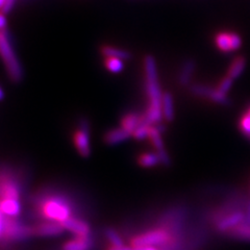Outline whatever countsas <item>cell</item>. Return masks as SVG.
<instances>
[{
    "instance_id": "6da1fadb",
    "label": "cell",
    "mask_w": 250,
    "mask_h": 250,
    "mask_svg": "<svg viewBox=\"0 0 250 250\" xmlns=\"http://www.w3.org/2000/svg\"><path fill=\"white\" fill-rule=\"evenodd\" d=\"M0 58L7 74L14 83H19L23 78V69L16 56L10 38L4 30H0Z\"/></svg>"
},
{
    "instance_id": "7a4b0ae2",
    "label": "cell",
    "mask_w": 250,
    "mask_h": 250,
    "mask_svg": "<svg viewBox=\"0 0 250 250\" xmlns=\"http://www.w3.org/2000/svg\"><path fill=\"white\" fill-rule=\"evenodd\" d=\"M173 236L168 229L160 228L140 233L130 240V246L134 247H171L175 243Z\"/></svg>"
},
{
    "instance_id": "3957f363",
    "label": "cell",
    "mask_w": 250,
    "mask_h": 250,
    "mask_svg": "<svg viewBox=\"0 0 250 250\" xmlns=\"http://www.w3.org/2000/svg\"><path fill=\"white\" fill-rule=\"evenodd\" d=\"M41 214L48 221L62 223L71 217L72 208L67 200L61 197H50L42 202Z\"/></svg>"
},
{
    "instance_id": "277c9868",
    "label": "cell",
    "mask_w": 250,
    "mask_h": 250,
    "mask_svg": "<svg viewBox=\"0 0 250 250\" xmlns=\"http://www.w3.org/2000/svg\"><path fill=\"white\" fill-rule=\"evenodd\" d=\"M34 234V228L23 224L14 218H6L2 239L6 242H23L31 238Z\"/></svg>"
},
{
    "instance_id": "5b68a950",
    "label": "cell",
    "mask_w": 250,
    "mask_h": 250,
    "mask_svg": "<svg viewBox=\"0 0 250 250\" xmlns=\"http://www.w3.org/2000/svg\"><path fill=\"white\" fill-rule=\"evenodd\" d=\"M73 141L78 153H80L83 158H89L91 155V140L88 122H83L80 129H77L75 131Z\"/></svg>"
},
{
    "instance_id": "8992f818",
    "label": "cell",
    "mask_w": 250,
    "mask_h": 250,
    "mask_svg": "<svg viewBox=\"0 0 250 250\" xmlns=\"http://www.w3.org/2000/svg\"><path fill=\"white\" fill-rule=\"evenodd\" d=\"M244 219H245V213L241 212V210L229 213L228 215L223 216L217 221L216 223L217 230H219L220 232H229L233 228H236L237 225L243 222Z\"/></svg>"
},
{
    "instance_id": "52a82bcc",
    "label": "cell",
    "mask_w": 250,
    "mask_h": 250,
    "mask_svg": "<svg viewBox=\"0 0 250 250\" xmlns=\"http://www.w3.org/2000/svg\"><path fill=\"white\" fill-rule=\"evenodd\" d=\"M65 231L62 225L59 222L47 221L34 226V234L38 237L43 238H51L59 237Z\"/></svg>"
},
{
    "instance_id": "ba28073f",
    "label": "cell",
    "mask_w": 250,
    "mask_h": 250,
    "mask_svg": "<svg viewBox=\"0 0 250 250\" xmlns=\"http://www.w3.org/2000/svg\"><path fill=\"white\" fill-rule=\"evenodd\" d=\"M61 224L65 230L72 232L75 236H89V234H91V228L89 223L78 218L71 216Z\"/></svg>"
},
{
    "instance_id": "9c48e42d",
    "label": "cell",
    "mask_w": 250,
    "mask_h": 250,
    "mask_svg": "<svg viewBox=\"0 0 250 250\" xmlns=\"http://www.w3.org/2000/svg\"><path fill=\"white\" fill-rule=\"evenodd\" d=\"M94 246V241L89 236H75L73 239L67 241L62 246V250H92Z\"/></svg>"
},
{
    "instance_id": "30bf717a",
    "label": "cell",
    "mask_w": 250,
    "mask_h": 250,
    "mask_svg": "<svg viewBox=\"0 0 250 250\" xmlns=\"http://www.w3.org/2000/svg\"><path fill=\"white\" fill-rule=\"evenodd\" d=\"M0 209L9 218H15L21 213L19 198H0Z\"/></svg>"
},
{
    "instance_id": "8fae6325",
    "label": "cell",
    "mask_w": 250,
    "mask_h": 250,
    "mask_svg": "<svg viewBox=\"0 0 250 250\" xmlns=\"http://www.w3.org/2000/svg\"><path fill=\"white\" fill-rule=\"evenodd\" d=\"M132 135L130 134L129 131H127L126 129H124L123 127H118V128H113L111 130H108L105 136H104V142L107 145H117L120 144L124 141L128 140Z\"/></svg>"
},
{
    "instance_id": "7c38bea8",
    "label": "cell",
    "mask_w": 250,
    "mask_h": 250,
    "mask_svg": "<svg viewBox=\"0 0 250 250\" xmlns=\"http://www.w3.org/2000/svg\"><path fill=\"white\" fill-rule=\"evenodd\" d=\"M162 112L163 117L167 121L171 122L174 120V104H173V96L171 93L166 92L163 94L162 97Z\"/></svg>"
},
{
    "instance_id": "4fadbf2b",
    "label": "cell",
    "mask_w": 250,
    "mask_h": 250,
    "mask_svg": "<svg viewBox=\"0 0 250 250\" xmlns=\"http://www.w3.org/2000/svg\"><path fill=\"white\" fill-rule=\"evenodd\" d=\"M144 121V116H141L137 113H128L125 115L121 120V127L126 129L132 135L134 130L139 125Z\"/></svg>"
},
{
    "instance_id": "5bb4252c",
    "label": "cell",
    "mask_w": 250,
    "mask_h": 250,
    "mask_svg": "<svg viewBox=\"0 0 250 250\" xmlns=\"http://www.w3.org/2000/svg\"><path fill=\"white\" fill-rule=\"evenodd\" d=\"M101 53H103L104 58H116L122 61H127L131 58V53L129 51L109 45H104L101 47Z\"/></svg>"
},
{
    "instance_id": "9a60e30c",
    "label": "cell",
    "mask_w": 250,
    "mask_h": 250,
    "mask_svg": "<svg viewBox=\"0 0 250 250\" xmlns=\"http://www.w3.org/2000/svg\"><path fill=\"white\" fill-rule=\"evenodd\" d=\"M215 43L219 50L223 52L232 51L231 31H220L215 36Z\"/></svg>"
},
{
    "instance_id": "2e32d148",
    "label": "cell",
    "mask_w": 250,
    "mask_h": 250,
    "mask_svg": "<svg viewBox=\"0 0 250 250\" xmlns=\"http://www.w3.org/2000/svg\"><path fill=\"white\" fill-rule=\"evenodd\" d=\"M194 69H195V62L193 60L185 61L178 76L179 83L182 85H189L191 83Z\"/></svg>"
},
{
    "instance_id": "e0dca14e",
    "label": "cell",
    "mask_w": 250,
    "mask_h": 250,
    "mask_svg": "<svg viewBox=\"0 0 250 250\" xmlns=\"http://www.w3.org/2000/svg\"><path fill=\"white\" fill-rule=\"evenodd\" d=\"M19 189L17 185L11 181L0 184V198H19Z\"/></svg>"
},
{
    "instance_id": "ac0fdd59",
    "label": "cell",
    "mask_w": 250,
    "mask_h": 250,
    "mask_svg": "<svg viewBox=\"0 0 250 250\" xmlns=\"http://www.w3.org/2000/svg\"><path fill=\"white\" fill-rule=\"evenodd\" d=\"M246 67V60L243 57H238L234 59L229 68L228 70V76L230 77L231 80H236L242 73H243L244 69Z\"/></svg>"
},
{
    "instance_id": "d6986e66",
    "label": "cell",
    "mask_w": 250,
    "mask_h": 250,
    "mask_svg": "<svg viewBox=\"0 0 250 250\" xmlns=\"http://www.w3.org/2000/svg\"><path fill=\"white\" fill-rule=\"evenodd\" d=\"M144 70L146 81H159L156 62L152 56H146L144 59Z\"/></svg>"
},
{
    "instance_id": "ffe728a7",
    "label": "cell",
    "mask_w": 250,
    "mask_h": 250,
    "mask_svg": "<svg viewBox=\"0 0 250 250\" xmlns=\"http://www.w3.org/2000/svg\"><path fill=\"white\" fill-rule=\"evenodd\" d=\"M231 237L242 240V241H249L250 242V225L242 222L237 225L231 230L229 231Z\"/></svg>"
},
{
    "instance_id": "44dd1931",
    "label": "cell",
    "mask_w": 250,
    "mask_h": 250,
    "mask_svg": "<svg viewBox=\"0 0 250 250\" xmlns=\"http://www.w3.org/2000/svg\"><path fill=\"white\" fill-rule=\"evenodd\" d=\"M138 163L140 166L145 167V168H151L161 164L158 153H152V152L141 154L138 158Z\"/></svg>"
},
{
    "instance_id": "7402d4cb",
    "label": "cell",
    "mask_w": 250,
    "mask_h": 250,
    "mask_svg": "<svg viewBox=\"0 0 250 250\" xmlns=\"http://www.w3.org/2000/svg\"><path fill=\"white\" fill-rule=\"evenodd\" d=\"M206 98H208L209 100L214 101V103L222 104V105H229L230 104V100L228 96H226V94L220 92L218 89L209 88Z\"/></svg>"
},
{
    "instance_id": "603a6c76",
    "label": "cell",
    "mask_w": 250,
    "mask_h": 250,
    "mask_svg": "<svg viewBox=\"0 0 250 250\" xmlns=\"http://www.w3.org/2000/svg\"><path fill=\"white\" fill-rule=\"evenodd\" d=\"M149 139L151 141L152 145L156 149V151H161L165 149V145H164L163 139L161 136V132L156 128L155 125H151L150 126V132H149Z\"/></svg>"
},
{
    "instance_id": "cb8c5ba5",
    "label": "cell",
    "mask_w": 250,
    "mask_h": 250,
    "mask_svg": "<svg viewBox=\"0 0 250 250\" xmlns=\"http://www.w3.org/2000/svg\"><path fill=\"white\" fill-rule=\"evenodd\" d=\"M104 66L112 73H120L124 69V62L120 59L116 58H105Z\"/></svg>"
},
{
    "instance_id": "d4e9b609",
    "label": "cell",
    "mask_w": 250,
    "mask_h": 250,
    "mask_svg": "<svg viewBox=\"0 0 250 250\" xmlns=\"http://www.w3.org/2000/svg\"><path fill=\"white\" fill-rule=\"evenodd\" d=\"M150 124H148L144 121L141 123L139 126L132 132V136H134L137 140H144L146 138H149V132H150Z\"/></svg>"
},
{
    "instance_id": "484cf974",
    "label": "cell",
    "mask_w": 250,
    "mask_h": 250,
    "mask_svg": "<svg viewBox=\"0 0 250 250\" xmlns=\"http://www.w3.org/2000/svg\"><path fill=\"white\" fill-rule=\"evenodd\" d=\"M105 237L107 239V241L111 243V246H121L124 245L123 240L120 237V234L118 233V231L115 230L114 229H105Z\"/></svg>"
},
{
    "instance_id": "4316f807",
    "label": "cell",
    "mask_w": 250,
    "mask_h": 250,
    "mask_svg": "<svg viewBox=\"0 0 250 250\" xmlns=\"http://www.w3.org/2000/svg\"><path fill=\"white\" fill-rule=\"evenodd\" d=\"M240 128L243 134L250 137V115L248 113L244 114L240 119Z\"/></svg>"
},
{
    "instance_id": "83f0119b",
    "label": "cell",
    "mask_w": 250,
    "mask_h": 250,
    "mask_svg": "<svg viewBox=\"0 0 250 250\" xmlns=\"http://www.w3.org/2000/svg\"><path fill=\"white\" fill-rule=\"evenodd\" d=\"M232 81L233 80H231L230 77H229V76H225V77H223L222 80L219 82V83H218V90L220 91V92H222V93H224V94H226L228 93L230 89H231V87H232Z\"/></svg>"
},
{
    "instance_id": "f1b7e54d",
    "label": "cell",
    "mask_w": 250,
    "mask_h": 250,
    "mask_svg": "<svg viewBox=\"0 0 250 250\" xmlns=\"http://www.w3.org/2000/svg\"><path fill=\"white\" fill-rule=\"evenodd\" d=\"M156 153H158V155H159L161 164H163L164 166H170V164H171L170 156L165 149L161 150V151H156Z\"/></svg>"
},
{
    "instance_id": "f546056e",
    "label": "cell",
    "mask_w": 250,
    "mask_h": 250,
    "mask_svg": "<svg viewBox=\"0 0 250 250\" xmlns=\"http://www.w3.org/2000/svg\"><path fill=\"white\" fill-rule=\"evenodd\" d=\"M15 3H16V0H5V2H4V5L2 7L1 12L4 13L5 15L9 14L13 10Z\"/></svg>"
},
{
    "instance_id": "4dcf8cb0",
    "label": "cell",
    "mask_w": 250,
    "mask_h": 250,
    "mask_svg": "<svg viewBox=\"0 0 250 250\" xmlns=\"http://www.w3.org/2000/svg\"><path fill=\"white\" fill-rule=\"evenodd\" d=\"M5 221H6V216L1 212V209H0V239L2 238L4 226H5Z\"/></svg>"
},
{
    "instance_id": "1f68e13d",
    "label": "cell",
    "mask_w": 250,
    "mask_h": 250,
    "mask_svg": "<svg viewBox=\"0 0 250 250\" xmlns=\"http://www.w3.org/2000/svg\"><path fill=\"white\" fill-rule=\"evenodd\" d=\"M7 24V20L5 17V14L0 11V30H4Z\"/></svg>"
},
{
    "instance_id": "d6a6232c",
    "label": "cell",
    "mask_w": 250,
    "mask_h": 250,
    "mask_svg": "<svg viewBox=\"0 0 250 250\" xmlns=\"http://www.w3.org/2000/svg\"><path fill=\"white\" fill-rule=\"evenodd\" d=\"M107 250H134V247H132V246H126V245L109 246Z\"/></svg>"
},
{
    "instance_id": "836d02e7",
    "label": "cell",
    "mask_w": 250,
    "mask_h": 250,
    "mask_svg": "<svg viewBox=\"0 0 250 250\" xmlns=\"http://www.w3.org/2000/svg\"><path fill=\"white\" fill-rule=\"evenodd\" d=\"M243 223L249 224L250 225V200L247 203V207H246V212H245V219Z\"/></svg>"
},
{
    "instance_id": "e575fe53",
    "label": "cell",
    "mask_w": 250,
    "mask_h": 250,
    "mask_svg": "<svg viewBox=\"0 0 250 250\" xmlns=\"http://www.w3.org/2000/svg\"><path fill=\"white\" fill-rule=\"evenodd\" d=\"M3 98H4V91L1 87H0V101L3 100Z\"/></svg>"
},
{
    "instance_id": "d590c367",
    "label": "cell",
    "mask_w": 250,
    "mask_h": 250,
    "mask_svg": "<svg viewBox=\"0 0 250 250\" xmlns=\"http://www.w3.org/2000/svg\"><path fill=\"white\" fill-rule=\"evenodd\" d=\"M4 2H5V0H0V11L2 10V7L4 5Z\"/></svg>"
},
{
    "instance_id": "8d00e7d4",
    "label": "cell",
    "mask_w": 250,
    "mask_h": 250,
    "mask_svg": "<svg viewBox=\"0 0 250 250\" xmlns=\"http://www.w3.org/2000/svg\"><path fill=\"white\" fill-rule=\"evenodd\" d=\"M144 250H159L156 247H144Z\"/></svg>"
},
{
    "instance_id": "74e56055",
    "label": "cell",
    "mask_w": 250,
    "mask_h": 250,
    "mask_svg": "<svg viewBox=\"0 0 250 250\" xmlns=\"http://www.w3.org/2000/svg\"><path fill=\"white\" fill-rule=\"evenodd\" d=\"M249 115H250V107H249V109H248V112H247Z\"/></svg>"
},
{
    "instance_id": "f35d334b",
    "label": "cell",
    "mask_w": 250,
    "mask_h": 250,
    "mask_svg": "<svg viewBox=\"0 0 250 250\" xmlns=\"http://www.w3.org/2000/svg\"><path fill=\"white\" fill-rule=\"evenodd\" d=\"M249 194H250V188H249Z\"/></svg>"
},
{
    "instance_id": "ab89813d",
    "label": "cell",
    "mask_w": 250,
    "mask_h": 250,
    "mask_svg": "<svg viewBox=\"0 0 250 250\" xmlns=\"http://www.w3.org/2000/svg\"><path fill=\"white\" fill-rule=\"evenodd\" d=\"M249 138H250V137H249Z\"/></svg>"
}]
</instances>
